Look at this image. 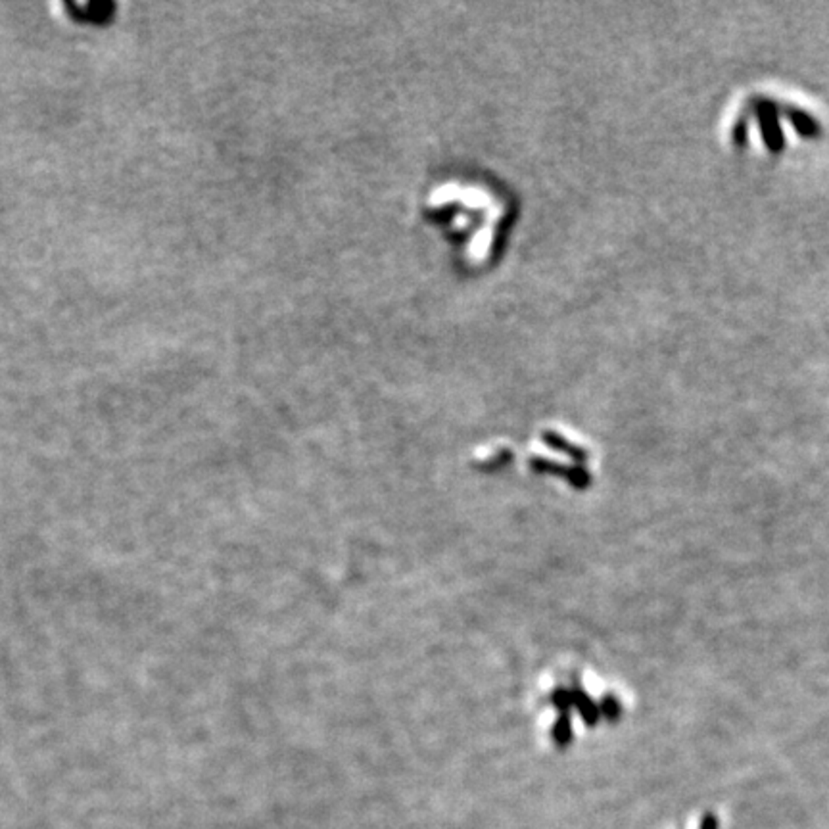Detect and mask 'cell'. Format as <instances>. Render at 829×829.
Here are the masks:
<instances>
[{
    "instance_id": "obj_1",
    "label": "cell",
    "mask_w": 829,
    "mask_h": 829,
    "mask_svg": "<svg viewBox=\"0 0 829 829\" xmlns=\"http://www.w3.org/2000/svg\"><path fill=\"white\" fill-rule=\"evenodd\" d=\"M757 115L760 133L764 138V144L772 152H782L785 148V138H783L782 125H780V112L778 106L770 100H758Z\"/></svg>"
},
{
    "instance_id": "obj_2",
    "label": "cell",
    "mask_w": 829,
    "mask_h": 829,
    "mask_svg": "<svg viewBox=\"0 0 829 829\" xmlns=\"http://www.w3.org/2000/svg\"><path fill=\"white\" fill-rule=\"evenodd\" d=\"M65 10L72 14V17L79 22L88 24H104L112 19L115 12V2L112 0H102V2H87V4H77V2H65Z\"/></svg>"
},
{
    "instance_id": "obj_3",
    "label": "cell",
    "mask_w": 829,
    "mask_h": 829,
    "mask_svg": "<svg viewBox=\"0 0 829 829\" xmlns=\"http://www.w3.org/2000/svg\"><path fill=\"white\" fill-rule=\"evenodd\" d=\"M785 115H787V120H789V123L793 125V129L797 131L798 135H803L805 138H814V136L820 135V123L814 120L810 113H806L805 110L787 108V110H785Z\"/></svg>"
},
{
    "instance_id": "obj_4",
    "label": "cell",
    "mask_w": 829,
    "mask_h": 829,
    "mask_svg": "<svg viewBox=\"0 0 829 829\" xmlns=\"http://www.w3.org/2000/svg\"><path fill=\"white\" fill-rule=\"evenodd\" d=\"M553 735H555V741H557L558 745H566V743L570 741V722H566V718H561V722H558L557 727H555Z\"/></svg>"
},
{
    "instance_id": "obj_5",
    "label": "cell",
    "mask_w": 829,
    "mask_h": 829,
    "mask_svg": "<svg viewBox=\"0 0 829 829\" xmlns=\"http://www.w3.org/2000/svg\"><path fill=\"white\" fill-rule=\"evenodd\" d=\"M699 829H718V820L714 814H705V818H702L701 821V828Z\"/></svg>"
}]
</instances>
